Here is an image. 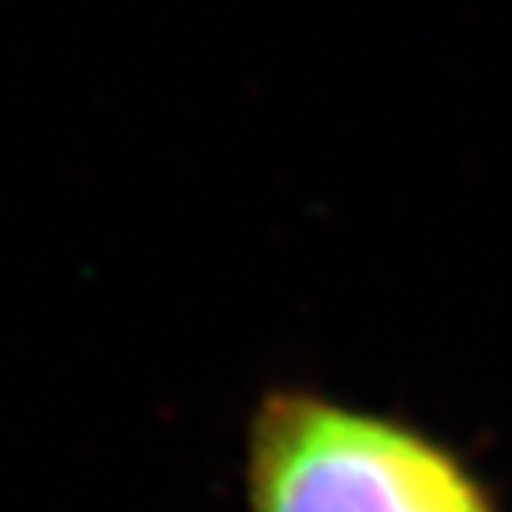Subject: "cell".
I'll list each match as a JSON object with an SVG mask.
<instances>
[{
	"mask_svg": "<svg viewBox=\"0 0 512 512\" xmlns=\"http://www.w3.org/2000/svg\"><path fill=\"white\" fill-rule=\"evenodd\" d=\"M242 495L246 512H505L491 480L441 434L303 384L256 399Z\"/></svg>",
	"mask_w": 512,
	"mask_h": 512,
	"instance_id": "cell-1",
	"label": "cell"
}]
</instances>
